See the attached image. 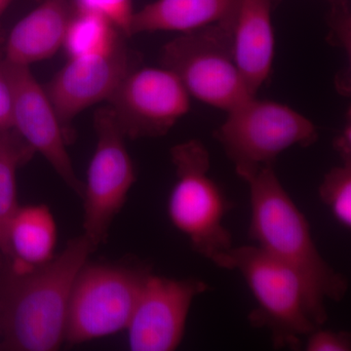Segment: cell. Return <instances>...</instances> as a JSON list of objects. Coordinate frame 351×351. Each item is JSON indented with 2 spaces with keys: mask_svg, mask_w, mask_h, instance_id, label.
Returning a JSON list of instances; mask_svg holds the SVG:
<instances>
[{
  "mask_svg": "<svg viewBox=\"0 0 351 351\" xmlns=\"http://www.w3.org/2000/svg\"><path fill=\"white\" fill-rule=\"evenodd\" d=\"M149 274L138 265L86 263L71 291L64 341L78 345L125 330Z\"/></svg>",
  "mask_w": 351,
  "mask_h": 351,
  "instance_id": "52a82bcc",
  "label": "cell"
},
{
  "mask_svg": "<svg viewBox=\"0 0 351 351\" xmlns=\"http://www.w3.org/2000/svg\"><path fill=\"white\" fill-rule=\"evenodd\" d=\"M57 226L49 208L29 205L18 208L8 228L12 271L24 274L55 257Z\"/></svg>",
  "mask_w": 351,
  "mask_h": 351,
  "instance_id": "2e32d148",
  "label": "cell"
},
{
  "mask_svg": "<svg viewBox=\"0 0 351 351\" xmlns=\"http://www.w3.org/2000/svg\"><path fill=\"white\" fill-rule=\"evenodd\" d=\"M216 138L245 181L263 168L274 167L286 149L315 144L318 131L292 108L254 96L228 112Z\"/></svg>",
  "mask_w": 351,
  "mask_h": 351,
  "instance_id": "5b68a950",
  "label": "cell"
},
{
  "mask_svg": "<svg viewBox=\"0 0 351 351\" xmlns=\"http://www.w3.org/2000/svg\"><path fill=\"white\" fill-rule=\"evenodd\" d=\"M76 11H91L112 21L124 36H130L133 0H73Z\"/></svg>",
  "mask_w": 351,
  "mask_h": 351,
  "instance_id": "ffe728a7",
  "label": "cell"
},
{
  "mask_svg": "<svg viewBox=\"0 0 351 351\" xmlns=\"http://www.w3.org/2000/svg\"><path fill=\"white\" fill-rule=\"evenodd\" d=\"M13 0H0V17Z\"/></svg>",
  "mask_w": 351,
  "mask_h": 351,
  "instance_id": "cb8c5ba5",
  "label": "cell"
},
{
  "mask_svg": "<svg viewBox=\"0 0 351 351\" xmlns=\"http://www.w3.org/2000/svg\"><path fill=\"white\" fill-rule=\"evenodd\" d=\"M208 290L199 279H173L149 274L126 330L133 351H172L184 339L191 304Z\"/></svg>",
  "mask_w": 351,
  "mask_h": 351,
  "instance_id": "30bf717a",
  "label": "cell"
},
{
  "mask_svg": "<svg viewBox=\"0 0 351 351\" xmlns=\"http://www.w3.org/2000/svg\"><path fill=\"white\" fill-rule=\"evenodd\" d=\"M2 62L13 88L14 130L34 152L43 154L64 184L82 197L84 184L76 177L66 151L64 127L45 89L29 66Z\"/></svg>",
  "mask_w": 351,
  "mask_h": 351,
  "instance_id": "8fae6325",
  "label": "cell"
},
{
  "mask_svg": "<svg viewBox=\"0 0 351 351\" xmlns=\"http://www.w3.org/2000/svg\"><path fill=\"white\" fill-rule=\"evenodd\" d=\"M125 39L105 54L69 59L44 88L63 125L87 108L108 101L121 80L137 68Z\"/></svg>",
  "mask_w": 351,
  "mask_h": 351,
  "instance_id": "7c38bea8",
  "label": "cell"
},
{
  "mask_svg": "<svg viewBox=\"0 0 351 351\" xmlns=\"http://www.w3.org/2000/svg\"><path fill=\"white\" fill-rule=\"evenodd\" d=\"M125 138L165 136L189 112L191 96L173 71L166 68H135L108 99Z\"/></svg>",
  "mask_w": 351,
  "mask_h": 351,
  "instance_id": "9c48e42d",
  "label": "cell"
},
{
  "mask_svg": "<svg viewBox=\"0 0 351 351\" xmlns=\"http://www.w3.org/2000/svg\"><path fill=\"white\" fill-rule=\"evenodd\" d=\"M170 154L177 177L168 199L171 223L195 253L214 263L233 247L232 233L223 226L232 203L210 177V154L202 142L176 145Z\"/></svg>",
  "mask_w": 351,
  "mask_h": 351,
  "instance_id": "277c9868",
  "label": "cell"
},
{
  "mask_svg": "<svg viewBox=\"0 0 351 351\" xmlns=\"http://www.w3.org/2000/svg\"><path fill=\"white\" fill-rule=\"evenodd\" d=\"M105 16L91 11H75L64 36L63 48L69 59L110 52L126 39Z\"/></svg>",
  "mask_w": 351,
  "mask_h": 351,
  "instance_id": "ac0fdd59",
  "label": "cell"
},
{
  "mask_svg": "<svg viewBox=\"0 0 351 351\" xmlns=\"http://www.w3.org/2000/svg\"><path fill=\"white\" fill-rule=\"evenodd\" d=\"M274 0H239L232 27V52L245 82L255 95L269 80L276 38L272 25Z\"/></svg>",
  "mask_w": 351,
  "mask_h": 351,
  "instance_id": "4fadbf2b",
  "label": "cell"
},
{
  "mask_svg": "<svg viewBox=\"0 0 351 351\" xmlns=\"http://www.w3.org/2000/svg\"><path fill=\"white\" fill-rule=\"evenodd\" d=\"M334 147L339 152L343 162H351V124L350 117L343 130L334 142Z\"/></svg>",
  "mask_w": 351,
  "mask_h": 351,
  "instance_id": "603a6c76",
  "label": "cell"
},
{
  "mask_svg": "<svg viewBox=\"0 0 351 351\" xmlns=\"http://www.w3.org/2000/svg\"><path fill=\"white\" fill-rule=\"evenodd\" d=\"M34 152L14 129L0 132V251L9 258V225L20 207L17 199V171L32 158Z\"/></svg>",
  "mask_w": 351,
  "mask_h": 351,
  "instance_id": "e0dca14e",
  "label": "cell"
},
{
  "mask_svg": "<svg viewBox=\"0 0 351 351\" xmlns=\"http://www.w3.org/2000/svg\"><path fill=\"white\" fill-rule=\"evenodd\" d=\"M307 351H350L351 338L348 332H336L316 327L306 336Z\"/></svg>",
  "mask_w": 351,
  "mask_h": 351,
  "instance_id": "44dd1931",
  "label": "cell"
},
{
  "mask_svg": "<svg viewBox=\"0 0 351 351\" xmlns=\"http://www.w3.org/2000/svg\"><path fill=\"white\" fill-rule=\"evenodd\" d=\"M161 63L178 76L189 96L226 112L255 96L235 63L228 25L180 34L162 48Z\"/></svg>",
  "mask_w": 351,
  "mask_h": 351,
  "instance_id": "8992f818",
  "label": "cell"
},
{
  "mask_svg": "<svg viewBox=\"0 0 351 351\" xmlns=\"http://www.w3.org/2000/svg\"><path fill=\"white\" fill-rule=\"evenodd\" d=\"M97 147L87 172L83 234L95 249L107 239L110 226L125 204L136 181L135 169L127 151L125 136L110 107L95 114Z\"/></svg>",
  "mask_w": 351,
  "mask_h": 351,
  "instance_id": "ba28073f",
  "label": "cell"
},
{
  "mask_svg": "<svg viewBox=\"0 0 351 351\" xmlns=\"http://www.w3.org/2000/svg\"><path fill=\"white\" fill-rule=\"evenodd\" d=\"M14 94L3 62H0V132L13 129Z\"/></svg>",
  "mask_w": 351,
  "mask_h": 351,
  "instance_id": "7402d4cb",
  "label": "cell"
},
{
  "mask_svg": "<svg viewBox=\"0 0 351 351\" xmlns=\"http://www.w3.org/2000/svg\"><path fill=\"white\" fill-rule=\"evenodd\" d=\"M319 197L339 225L350 230L351 162H343L324 176Z\"/></svg>",
  "mask_w": 351,
  "mask_h": 351,
  "instance_id": "d6986e66",
  "label": "cell"
},
{
  "mask_svg": "<svg viewBox=\"0 0 351 351\" xmlns=\"http://www.w3.org/2000/svg\"><path fill=\"white\" fill-rule=\"evenodd\" d=\"M73 13L69 0H44L13 27L7 39L4 60L29 66L54 56L63 47Z\"/></svg>",
  "mask_w": 351,
  "mask_h": 351,
  "instance_id": "5bb4252c",
  "label": "cell"
},
{
  "mask_svg": "<svg viewBox=\"0 0 351 351\" xmlns=\"http://www.w3.org/2000/svg\"><path fill=\"white\" fill-rule=\"evenodd\" d=\"M96 250L84 234L62 253L24 274L11 272L0 294L2 348L56 350L64 341L69 299L76 276Z\"/></svg>",
  "mask_w": 351,
  "mask_h": 351,
  "instance_id": "7a4b0ae2",
  "label": "cell"
},
{
  "mask_svg": "<svg viewBox=\"0 0 351 351\" xmlns=\"http://www.w3.org/2000/svg\"><path fill=\"white\" fill-rule=\"evenodd\" d=\"M245 182L250 188V239L301 278L311 318L322 326L328 320L325 302H341L348 293V279L318 251L306 216L283 188L274 167L263 168Z\"/></svg>",
  "mask_w": 351,
  "mask_h": 351,
  "instance_id": "6da1fadb",
  "label": "cell"
},
{
  "mask_svg": "<svg viewBox=\"0 0 351 351\" xmlns=\"http://www.w3.org/2000/svg\"><path fill=\"white\" fill-rule=\"evenodd\" d=\"M214 265L237 270L243 277L257 302L249 321L254 327L269 330L274 348L297 350L302 337L318 327L301 278L258 246L232 247Z\"/></svg>",
  "mask_w": 351,
  "mask_h": 351,
  "instance_id": "3957f363",
  "label": "cell"
},
{
  "mask_svg": "<svg viewBox=\"0 0 351 351\" xmlns=\"http://www.w3.org/2000/svg\"><path fill=\"white\" fill-rule=\"evenodd\" d=\"M239 0H156L135 11L130 36L152 32L197 31L214 25L232 27Z\"/></svg>",
  "mask_w": 351,
  "mask_h": 351,
  "instance_id": "9a60e30c",
  "label": "cell"
}]
</instances>
